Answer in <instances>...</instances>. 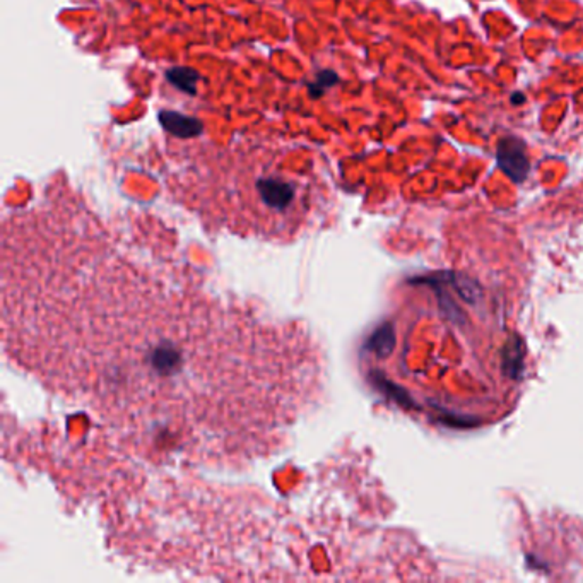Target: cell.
Masks as SVG:
<instances>
[{"label": "cell", "mask_w": 583, "mask_h": 583, "mask_svg": "<svg viewBox=\"0 0 583 583\" xmlns=\"http://www.w3.org/2000/svg\"><path fill=\"white\" fill-rule=\"evenodd\" d=\"M498 166L505 175L520 183L529 175V156H527L525 144L517 137H505L498 143Z\"/></svg>", "instance_id": "cell-2"}, {"label": "cell", "mask_w": 583, "mask_h": 583, "mask_svg": "<svg viewBox=\"0 0 583 583\" xmlns=\"http://www.w3.org/2000/svg\"><path fill=\"white\" fill-rule=\"evenodd\" d=\"M260 204L274 214H289L298 199V188L287 180L275 176H260L255 182Z\"/></svg>", "instance_id": "cell-1"}, {"label": "cell", "mask_w": 583, "mask_h": 583, "mask_svg": "<svg viewBox=\"0 0 583 583\" xmlns=\"http://www.w3.org/2000/svg\"><path fill=\"white\" fill-rule=\"evenodd\" d=\"M161 127L178 139H194L204 132V124L195 117L183 115L173 110H161L157 115Z\"/></svg>", "instance_id": "cell-3"}, {"label": "cell", "mask_w": 583, "mask_h": 583, "mask_svg": "<svg viewBox=\"0 0 583 583\" xmlns=\"http://www.w3.org/2000/svg\"><path fill=\"white\" fill-rule=\"evenodd\" d=\"M339 82V76L334 70H322L317 74L315 81L310 84V94L313 98H320L325 93V89L332 88Z\"/></svg>", "instance_id": "cell-5"}, {"label": "cell", "mask_w": 583, "mask_h": 583, "mask_svg": "<svg viewBox=\"0 0 583 583\" xmlns=\"http://www.w3.org/2000/svg\"><path fill=\"white\" fill-rule=\"evenodd\" d=\"M505 365L511 368V372H510L511 376H518L520 372L523 369V351H522V344H520L517 339H513V341L510 342V348L506 349Z\"/></svg>", "instance_id": "cell-6"}, {"label": "cell", "mask_w": 583, "mask_h": 583, "mask_svg": "<svg viewBox=\"0 0 583 583\" xmlns=\"http://www.w3.org/2000/svg\"><path fill=\"white\" fill-rule=\"evenodd\" d=\"M166 79L169 84L175 86L180 91L190 94V96L197 94V84H199L200 76L190 67H173L166 72Z\"/></svg>", "instance_id": "cell-4"}]
</instances>
